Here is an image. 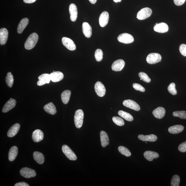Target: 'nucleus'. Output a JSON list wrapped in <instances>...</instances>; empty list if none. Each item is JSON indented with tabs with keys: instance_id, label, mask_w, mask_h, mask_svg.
<instances>
[{
	"instance_id": "nucleus-28",
	"label": "nucleus",
	"mask_w": 186,
	"mask_h": 186,
	"mask_svg": "<svg viewBox=\"0 0 186 186\" xmlns=\"http://www.w3.org/2000/svg\"><path fill=\"white\" fill-rule=\"evenodd\" d=\"M184 129V127L183 125H177L169 127L168 131L170 134H177L182 132Z\"/></svg>"
},
{
	"instance_id": "nucleus-23",
	"label": "nucleus",
	"mask_w": 186,
	"mask_h": 186,
	"mask_svg": "<svg viewBox=\"0 0 186 186\" xmlns=\"http://www.w3.org/2000/svg\"><path fill=\"white\" fill-rule=\"evenodd\" d=\"M165 110L164 108L159 107L153 111V115L157 119H161L164 116Z\"/></svg>"
},
{
	"instance_id": "nucleus-22",
	"label": "nucleus",
	"mask_w": 186,
	"mask_h": 186,
	"mask_svg": "<svg viewBox=\"0 0 186 186\" xmlns=\"http://www.w3.org/2000/svg\"><path fill=\"white\" fill-rule=\"evenodd\" d=\"M100 140L101 144L103 147H105L109 144V139L107 133L104 131H102L100 133Z\"/></svg>"
},
{
	"instance_id": "nucleus-9",
	"label": "nucleus",
	"mask_w": 186,
	"mask_h": 186,
	"mask_svg": "<svg viewBox=\"0 0 186 186\" xmlns=\"http://www.w3.org/2000/svg\"><path fill=\"white\" fill-rule=\"evenodd\" d=\"M95 89L97 94L100 97H104L106 93V89L104 85L100 81L97 82L95 84Z\"/></svg>"
},
{
	"instance_id": "nucleus-27",
	"label": "nucleus",
	"mask_w": 186,
	"mask_h": 186,
	"mask_svg": "<svg viewBox=\"0 0 186 186\" xmlns=\"http://www.w3.org/2000/svg\"><path fill=\"white\" fill-rule=\"evenodd\" d=\"M144 156L147 160L151 161L155 158H159V155L157 152L148 151L144 152Z\"/></svg>"
},
{
	"instance_id": "nucleus-20",
	"label": "nucleus",
	"mask_w": 186,
	"mask_h": 186,
	"mask_svg": "<svg viewBox=\"0 0 186 186\" xmlns=\"http://www.w3.org/2000/svg\"><path fill=\"white\" fill-rule=\"evenodd\" d=\"M8 32L5 28L0 29V43L2 45L5 44L8 39Z\"/></svg>"
},
{
	"instance_id": "nucleus-10",
	"label": "nucleus",
	"mask_w": 186,
	"mask_h": 186,
	"mask_svg": "<svg viewBox=\"0 0 186 186\" xmlns=\"http://www.w3.org/2000/svg\"><path fill=\"white\" fill-rule=\"evenodd\" d=\"M123 104L125 106L136 111H139L140 110L139 105L137 102L131 100H124L123 102Z\"/></svg>"
},
{
	"instance_id": "nucleus-8",
	"label": "nucleus",
	"mask_w": 186,
	"mask_h": 186,
	"mask_svg": "<svg viewBox=\"0 0 186 186\" xmlns=\"http://www.w3.org/2000/svg\"><path fill=\"white\" fill-rule=\"evenodd\" d=\"M62 42L64 46L66 48L71 51H75L76 49V45L72 40L68 38L63 37Z\"/></svg>"
},
{
	"instance_id": "nucleus-3",
	"label": "nucleus",
	"mask_w": 186,
	"mask_h": 186,
	"mask_svg": "<svg viewBox=\"0 0 186 186\" xmlns=\"http://www.w3.org/2000/svg\"><path fill=\"white\" fill-rule=\"evenodd\" d=\"M152 14L151 9L146 7L142 9L138 12L137 18L140 20H144L151 16Z\"/></svg>"
},
{
	"instance_id": "nucleus-44",
	"label": "nucleus",
	"mask_w": 186,
	"mask_h": 186,
	"mask_svg": "<svg viewBox=\"0 0 186 186\" xmlns=\"http://www.w3.org/2000/svg\"><path fill=\"white\" fill-rule=\"evenodd\" d=\"M174 3L178 6L182 5L185 3L186 0H173Z\"/></svg>"
},
{
	"instance_id": "nucleus-41",
	"label": "nucleus",
	"mask_w": 186,
	"mask_h": 186,
	"mask_svg": "<svg viewBox=\"0 0 186 186\" xmlns=\"http://www.w3.org/2000/svg\"><path fill=\"white\" fill-rule=\"evenodd\" d=\"M133 87L135 90L139 91L142 92H144L145 91L144 88L140 84L134 83L133 84Z\"/></svg>"
},
{
	"instance_id": "nucleus-34",
	"label": "nucleus",
	"mask_w": 186,
	"mask_h": 186,
	"mask_svg": "<svg viewBox=\"0 0 186 186\" xmlns=\"http://www.w3.org/2000/svg\"><path fill=\"white\" fill-rule=\"evenodd\" d=\"M119 152L123 155L127 157H130L131 155L130 151L127 148L122 146H120L118 148Z\"/></svg>"
},
{
	"instance_id": "nucleus-25",
	"label": "nucleus",
	"mask_w": 186,
	"mask_h": 186,
	"mask_svg": "<svg viewBox=\"0 0 186 186\" xmlns=\"http://www.w3.org/2000/svg\"><path fill=\"white\" fill-rule=\"evenodd\" d=\"M29 22L28 18H24L20 22L17 28V32L19 34H22L28 25Z\"/></svg>"
},
{
	"instance_id": "nucleus-29",
	"label": "nucleus",
	"mask_w": 186,
	"mask_h": 186,
	"mask_svg": "<svg viewBox=\"0 0 186 186\" xmlns=\"http://www.w3.org/2000/svg\"><path fill=\"white\" fill-rule=\"evenodd\" d=\"M18 153V149L16 147H12L11 149H10L9 154H8V159L10 161H13L17 156Z\"/></svg>"
},
{
	"instance_id": "nucleus-15",
	"label": "nucleus",
	"mask_w": 186,
	"mask_h": 186,
	"mask_svg": "<svg viewBox=\"0 0 186 186\" xmlns=\"http://www.w3.org/2000/svg\"><path fill=\"white\" fill-rule=\"evenodd\" d=\"M69 11L70 19L72 22L76 21L78 16L77 8L76 5L74 4H70L69 7Z\"/></svg>"
},
{
	"instance_id": "nucleus-13",
	"label": "nucleus",
	"mask_w": 186,
	"mask_h": 186,
	"mask_svg": "<svg viewBox=\"0 0 186 186\" xmlns=\"http://www.w3.org/2000/svg\"><path fill=\"white\" fill-rule=\"evenodd\" d=\"M109 14L107 12H102L99 17V23L100 25L102 27L106 26L108 22Z\"/></svg>"
},
{
	"instance_id": "nucleus-36",
	"label": "nucleus",
	"mask_w": 186,
	"mask_h": 186,
	"mask_svg": "<svg viewBox=\"0 0 186 186\" xmlns=\"http://www.w3.org/2000/svg\"><path fill=\"white\" fill-rule=\"evenodd\" d=\"M173 116L178 117L181 119H186V111H177L173 112Z\"/></svg>"
},
{
	"instance_id": "nucleus-38",
	"label": "nucleus",
	"mask_w": 186,
	"mask_h": 186,
	"mask_svg": "<svg viewBox=\"0 0 186 186\" xmlns=\"http://www.w3.org/2000/svg\"><path fill=\"white\" fill-rule=\"evenodd\" d=\"M112 120L115 124L118 125V126H122L125 125L124 120L119 117H113Z\"/></svg>"
},
{
	"instance_id": "nucleus-11",
	"label": "nucleus",
	"mask_w": 186,
	"mask_h": 186,
	"mask_svg": "<svg viewBox=\"0 0 186 186\" xmlns=\"http://www.w3.org/2000/svg\"><path fill=\"white\" fill-rule=\"evenodd\" d=\"M125 63L122 59H118L116 60L112 64L111 68L113 71H121L124 68Z\"/></svg>"
},
{
	"instance_id": "nucleus-6",
	"label": "nucleus",
	"mask_w": 186,
	"mask_h": 186,
	"mask_svg": "<svg viewBox=\"0 0 186 186\" xmlns=\"http://www.w3.org/2000/svg\"><path fill=\"white\" fill-rule=\"evenodd\" d=\"M162 57L159 54L153 53L149 54L147 57L146 60L148 64H154L161 61Z\"/></svg>"
},
{
	"instance_id": "nucleus-40",
	"label": "nucleus",
	"mask_w": 186,
	"mask_h": 186,
	"mask_svg": "<svg viewBox=\"0 0 186 186\" xmlns=\"http://www.w3.org/2000/svg\"><path fill=\"white\" fill-rule=\"evenodd\" d=\"M168 91L171 94L173 95L177 94V91L175 88V85L174 83H172L168 88Z\"/></svg>"
},
{
	"instance_id": "nucleus-30",
	"label": "nucleus",
	"mask_w": 186,
	"mask_h": 186,
	"mask_svg": "<svg viewBox=\"0 0 186 186\" xmlns=\"http://www.w3.org/2000/svg\"><path fill=\"white\" fill-rule=\"evenodd\" d=\"M34 159L39 164H42L44 162L45 158L43 154L41 152L35 151L33 153Z\"/></svg>"
},
{
	"instance_id": "nucleus-33",
	"label": "nucleus",
	"mask_w": 186,
	"mask_h": 186,
	"mask_svg": "<svg viewBox=\"0 0 186 186\" xmlns=\"http://www.w3.org/2000/svg\"><path fill=\"white\" fill-rule=\"evenodd\" d=\"M5 80L7 85L10 88L12 87L13 85L14 79L13 76L11 72L7 74Z\"/></svg>"
},
{
	"instance_id": "nucleus-19",
	"label": "nucleus",
	"mask_w": 186,
	"mask_h": 186,
	"mask_svg": "<svg viewBox=\"0 0 186 186\" xmlns=\"http://www.w3.org/2000/svg\"><path fill=\"white\" fill-rule=\"evenodd\" d=\"M50 75L51 81L53 82H56L61 81L64 77L62 73L60 71L53 72Z\"/></svg>"
},
{
	"instance_id": "nucleus-43",
	"label": "nucleus",
	"mask_w": 186,
	"mask_h": 186,
	"mask_svg": "<svg viewBox=\"0 0 186 186\" xmlns=\"http://www.w3.org/2000/svg\"><path fill=\"white\" fill-rule=\"evenodd\" d=\"M178 150L181 152H186V141L182 143L178 147Z\"/></svg>"
},
{
	"instance_id": "nucleus-45",
	"label": "nucleus",
	"mask_w": 186,
	"mask_h": 186,
	"mask_svg": "<svg viewBox=\"0 0 186 186\" xmlns=\"http://www.w3.org/2000/svg\"><path fill=\"white\" fill-rule=\"evenodd\" d=\"M15 186H29V185L27 183L24 182H21L16 183L15 185Z\"/></svg>"
},
{
	"instance_id": "nucleus-47",
	"label": "nucleus",
	"mask_w": 186,
	"mask_h": 186,
	"mask_svg": "<svg viewBox=\"0 0 186 186\" xmlns=\"http://www.w3.org/2000/svg\"><path fill=\"white\" fill-rule=\"evenodd\" d=\"M90 3L94 4L96 3L97 0H89Z\"/></svg>"
},
{
	"instance_id": "nucleus-18",
	"label": "nucleus",
	"mask_w": 186,
	"mask_h": 186,
	"mask_svg": "<svg viewBox=\"0 0 186 186\" xmlns=\"http://www.w3.org/2000/svg\"><path fill=\"white\" fill-rule=\"evenodd\" d=\"M82 32L85 36L88 38L91 37L92 34V28L87 22H84L82 24Z\"/></svg>"
},
{
	"instance_id": "nucleus-16",
	"label": "nucleus",
	"mask_w": 186,
	"mask_h": 186,
	"mask_svg": "<svg viewBox=\"0 0 186 186\" xmlns=\"http://www.w3.org/2000/svg\"><path fill=\"white\" fill-rule=\"evenodd\" d=\"M16 101L15 100L10 99L5 105L2 109V112L6 113L13 109L16 106Z\"/></svg>"
},
{
	"instance_id": "nucleus-32",
	"label": "nucleus",
	"mask_w": 186,
	"mask_h": 186,
	"mask_svg": "<svg viewBox=\"0 0 186 186\" xmlns=\"http://www.w3.org/2000/svg\"><path fill=\"white\" fill-rule=\"evenodd\" d=\"M118 114L119 116L126 120L127 121H132L134 120V118L129 113L123 111L122 110H120Z\"/></svg>"
},
{
	"instance_id": "nucleus-37",
	"label": "nucleus",
	"mask_w": 186,
	"mask_h": 186,
	"mask_svg": "<svg viewBox=\"0 0 186 186\" xmlns=\"http://www.w3.org/2000/svg\"><path fill=\"white\" fill-rule=\"evenodd\" d=\"M180 178L179 176L175 175L173 177L171 181V186H179Z\"/></svg>"
},
{
	"instance_id": "nucleus-35",
	"label": "nucleus",
	"mask_w": 186,
	"mask_h": 186,
	"mask_svg": "<svg viewBox=\"0 0 186 186\" xmlns=\"http://www.w3.org/2000/svg\"><path fill=\"white\" fill-rule=\"evenodd\" d=\"M103 53L101 49H97L95 51V56L97 61H101L103 59Z\"/></svg>"
},
{
	"instance_id": "nucleus-12",
	"label": "nucleus",
	"mask_w": 186,
	"mask_h": 186,
	"mask_svg": "<svg viewBox=\"0 0 186 186\" xmlns=\"http://www.w3.org/2000/svg\"><path fill=\"white\" fill-rule=\"evenodd\" d=\"M39 81L37 82L38 86H42L46 84H49L51 80L50 75L48 74H43L38 77Z\"/></svg>"
},
{
	"instance_id": "nucleus-1",
	"label": "nucleus",
	"mask_w": 186,
	"mask_h": 186,
	"mask_svg": "<svg viewBox=\"0 0 186 186\" xmlns=\"http://www.w3.org/2000/svg\"><path fill=\"white\" fill-rule=\"evenodd\" d=\"M39 36L36 33H32L28 38L25 44V47L27 50L33 49L38 41Z\"/></svg>"
},
{
	"instance_id": "nucleus-46",
	"label": "nucleus",
	"mask_w": 186,
	"mask_h": 186,
	"mask_svg": "<svg viewBox=\"0 0 186 186\" xmlns=\"http://www.w3.org/2000/svg\"><path fill=\"white\" fill-rule=\"evenodd\" d=\"M36 1V0H24V2L25 3L31 4L33 3Z\"/></svg>"
},
{
	"instance_id": "nucleus-24",
	"label": "nucleus",
	"mask_w": 186,
	"mask_h": 186,
	"mask_svg": "<svg viewBox=\"0 0 186 186\" xmlns=\"http://www.w3.org/2000/svg\"><path fill=\"white\" fill-rule=\"evenodd\" d=\"M20 128V125L18 124H16L12 125L9 130L7 133V136L10 138L14 137L18 132Z\"/></svg>"
},
{
	"instance_id": "nucleus-26",
	"label": "nucleus",
	"mask_w": 186,
	"mask_h": 186,
	"mask_svg": "<svg viewBox=\"0 0 186 186\" xmlns=\"http://www.w3.org/2000/svg\"><path fill=\"white\" fill-rule=\"evenodd\" d=\"M44 110L48 114L54 115L57 112L56 107L52 102H50L45 105Z\"/></svg>"
},
{
	"instance_id": "nucleus-14",
	"label": "nucleus",
	"mask_w": 186,
	"mask_h": 186,
	"mask_svg": "<svg viewBox=\"0 0 186 186\" xmlns=\"http://www.w3.org/2000/svg\"><path fill=\"white\" fill-rule=\"evenodd\" d=\"M154 31L159 33H163L167 32L169 31V27L167 24L164 22L156 23L154 27Z\"/></svg>"
},
{
	"instance_id": "nucleus-7",
	"label": "nucleus",
	"mask_w": 186,
	"mask_h": 186,
	"mask_svg": "<svg viewBox=\"0 0 186 186\" xmlns=\"http://www.w3.org/2000/svg\"><path fill=\"white\" fill-rule=\"evenodd\" d=\"M20 172L22 177L27 178L34 177L36 175V173L34 170L27 168H22Z\"/></svg>"
},
{
	"instance_id": "nucleus-2",
	"label": "nucleus",
	"mask_w": 186,
	"mask_h": 186,
	"mask_svg": "<svg viewBox=\"0 0 186 186\" xmlns=\"http://www.w3.org/2000/svg\"><path fill=\"white\" fill-rule=\"evenodd\" d=\"M84 113L81 109L78 110L75 112L74 121L75 125L77 128H81L83 124Z\"/></svg>"
},
{
	"instance_id": "nucleus-48",
	"label": "nucleus",
	"mask_w": 186,
	"mask_h": 186,
	"mask_svg": "<svg viewBox=\"0 0 186 186\" xmlns=\"http://www.w3.org/2000/svg\"><path fill=\"white\" fill-rule=\"evenodd\" d=\"M114 2H120L122 1V0H114Z\"/></svg>"
},
{
	"instance_id": "nucleus-21",
	"label": "nucleus",
	"mask_w": 186,
	"mask_h": 186,
	"mask_svg": "<svg viewBox=\"0 0 186 186\" xmlns=\"http://www.w3.org/2000/svg\"><path fill=\"white\" fill-rule=\"evenodd\" d=\"M138 137L139 140L143 141L153 142L156 141L158 139L157 136L153 134L146 135H138Z\"/></svg>"
},
{
	"instance_id": "nucleus-5",
	"label": "nucleus",
	"mask_w": 186,
	"mask_h": 186,
	"mask_svg": "<svg viewBox=\"0 0 186 186\" xmlns=\"http://www.w3.org/2000/svg\"><path fill=\"white\" fill-rule=\"evenodd\" d=\"M118 40L120 42L125 44L132 43L134 42V37L128 33H123L120 34L118 37Z\"/></svg>"
},
{
	"instance_id": "nucleus-31",
	"label": "nucleus",
	"mask_w": 186,
	"mask_h": 186,
	"mask_svg": "<svg viewBox=\"0 0 186 186\" xmlns=\"http://www.w3.org/2000/svg\"><path fill=\"white\" fill-rule=\"evenodd\" d=\"M71 95V92L69 90H65L62 92L61 95V98L64 104H67L68 103Z\"/></svg>"
},
{
	"instance_id": "nucleus-4",
	"label": "nucleus",
	"mask_w": 186,
	"mask_h": 186,
	"mask_svg": "<svg viewBox=\"0 0 186 186\" xmlns=\"http://www.w3.org/2000/svg\"><path fill=\"white\" fill-rule=\"evenodd\" d=\"M62 149L63 152L70 160L75 161L77 159L76 155L68 145H63Z\"/></svg>"
},
{
	"instance_id": "nucleus-39",
	"label": "nucleus",
	"mask_w": 186,
	"mask_h": 186,
	"mask_svg": "<svg viewBox=\"0 0 186 186\" xmlns=\"http://www.w3.org/2000/svg\"><path fill=\"white\" fill-rule=\"evenodd\" d=\"M139 77L140 78V80H142L143 81L147 82L149 83L151 81L150 78L148 75L144 72H140L139 74Z\"/></svg>"
},
{
	"instance_id": "nucleus-42",
	"label": "nucleus",
	"mask_w": 186,
	"mask_h": 186,
	"mask_svg": "<svg viewBox=\"0 0 186 186\" xmlns=\"http://www.w3.org/2000/svg\"><path fill=\"white\" fill-rule=\"evenodd\" d=\"M179 50L181 54L183 56L186 57V45L182 44L180 45Z\"/></svg>"
},
{
	"instance_id": "nucleus-17",
	"label": "nucleus",
	"mask_w": 186,
	"mask_h": 186,
	"mask_svg": "<svg viewBox=\"0 0 186 186\" xmlns=\"http://www.w3.org/2000/svg\"><path fill=\"white\" fill-rule=\"evenodd\" d=\"M44 137V133L41 130L37 129L32 133V139L35 142L41 141L43 139Z\"/></svg>"
}]
</instances>
